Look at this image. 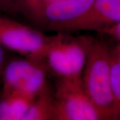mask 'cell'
Returning a JSON list of instances; mask_svg holds the SVG:
<instances>
[{
    "label": "cell",
    "mask_w": 120,
    "mask_h": 120,
    "mask_svg": "<svg viewBox=\"0 0 120 120\" xmlns=\"http://www.w3.org/2000/svg\"><path fill=\"white\" fill-rule=\"evenodd\" d=\"M86 93L101 120H117L111 81L110 48L101 38H95L82 73Z\"/></svg>",
    "instance_id": "1"
},
{
    "label": "cell",
    "mask_w": 120,
    "mask_h": 120,
    "mask_svg": "<svg viewBox=\"0 0 120 120\" xmlns=\"http://www.w3.org/2000/svg\"><path fill=\"white\" fill-rule=\"evenodd\" d=\"M94 39L90 35L73 36L68 32L50 36L44 54L49 72L57 78L82 77Z\"/></svg>",
    "instance_id": "2"
},
{
    "label": "cell",
    "mask_w": 120,
    "mask_h": 120,
    "mask_svg": "<svg viewBox=\"0 0 120 120\" xmlns=\"http://www.w3.org/2000/svg\"><path fill=\"white\" fill-rule=\"evenodd\" d=\"M53 120H101L84 89L82 77L57 78Z\"/></svg>",
    "instance_id": "3"
},
{
    "label": "cell",
    "mask_w": 120,
    "mask_h": 120,
    "mask_svg": "<svg viewBox=\"0 0 120 120\" xmlns=\"http://www.w3.org/2000/svg\"><path fill=\"white\" fill-rule=\"evenodd\" d=\"M49 72L45 60L25 57L8 60L3 71L1 91L36 96L48 86Z\"/></svg>",
    "instance_id": "4"
},
{
    "label": "cell",
    "mask_w": 120,
    "mask_h": 120,
    "mask_svg": "<svg viewBox=\"0 0 120 120\" xmlns=\"http://www.w3.org/2000/svg\"><path fill=\"white\" fill-rule=\"evenodd\" d=\"M50 36L40 31L0 15V44L22 56L44 60Z\"/></svg>",
    "instance_id": "5"
},
{
    "label": "cell",
    "mask_w": 120,
    "mask_h": 120,
    "mask_svg": "<svg viewBox=\"0 0 120 120\" xmlns=\"http://www.w3.org/2000/svg\"><path fill=\"white\" fill-rule=\"evenodd\" d=\"M120 23V0H94L90 8L73 22L57 26L53 30L71 33L79 31L103 30Z\"/></svg>",
    "instance_id": "6"
},
{
    "label": "cell",
    "mask_w": 120,
    "mask_h": 120,
    "mask_svg": "<svg viewBox=\"0 0 120 120\" xmlns=\"http://www.w3.org/2000/svg\"><path fill=\"white\" fill-rule=\"evenodd\" d=\"M94 1L59 0L43 4L27 15L36 23L53 30L82 16Z\"/></svg>",
    "instance_id": "7"
},
{
    "label": "cell",
    "mask_w": 120,
    "mask_h": 120,
    "mask_svg": "<svg viewBox=\"0 0 120 120\" xmlns=\"http://www.w3.org/2000/svg\"><path fill=\"white\" fill-rule=\"evenodd\" d=\"M35 97L18 91L0 92V120H22Z\"/></svg>",
    "instance_id": "8"
},
{
    "label": "cell",
    "mask_w": 120,
    "mask_h": 120,
    "mask_svg": "<svg viewBox=\"0 0 120 120\" xmlns=\"http://www.w3.org/2000/svg\"><path fill=\"white\" fill-rule=\"evenodd\" d=\"M54 96L48 86L35 97L22 120H53Z\"/></svg>",
    "instance_id": "9"
},
{
    "label": "cell",
    "mask_w": 120,
    "mask_h": 120,
    "mask_svg": "<svg viewBox=\"0 0 120 120\" xmlns=\"http://www.w3.org/2000/svg\"><path fill=\"white\" fill-rule=\"evenodd\" d=\"M111 81L116 101L117 120H120V43L110 49Z\"/></svg>",
    "instance_id": "10"
},
{
    "label": "cell",
    "mask_w": 120,
    "mask_h": 120,
    "mask_svg": "<svg viewBox=\"0 0 120 120\" xmlns=\"http://www.w3.org/2000/svg\"><path fill=\"white\" fill-rule=\"evenodd\" d=\"M99 34L110 36L112 38L116 40L118 43H120V23L110 27H108L107 29H105L101 33Z\"/></svg>",
    "instance_id": "11"
},
{
    "label": "cell",
    "mask_w": 120,
    "mask_h": 120,
    "mask_svg": "<svg viewBox=\"0 0 120 120\" xmlns=\"http://www.w3.org/2000/svg\"><path fill=\"white\" fill-rule=\"evenodd\" d=\"M6 49L0 44V86L2 83V74L8 60L6 58Z\"/></svg>",
    "instance_id": "12"
},
{
    "label": "cell",
    "mask_w": 120,
    "mask_h": 120,
    "mask_svg": "<svg viewBox=\"0 0 120 120\" xmlns=\"http://www.w3.org/2000/svg\"><path fill=\"white\" fill-rule=\"evenodd\" d=\"M59 1V0H43V3L42 4V5L45 4H47V3H51V2H53V1Z\"/></svg>",
    "instance_id": "13"
}]
</instances>
